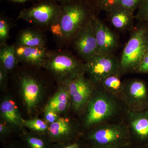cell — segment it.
Returning a JSON list of instances; mask_svg holds the SVG:
<instances>
[{
	"mask_svg": "<svg viewBox=\"0 0 148 148\" xmlns=\"http://www.w3.org/2000/svg\"><path fill=\"white\" fill-rule=\"evenodd\" d=\"M96 14L86 0H73L61 5L57 18L51 27L57 47L69 46L72 39Z\"/></svg>",
	"mask_w": 148,
	"mask_h": 148,
	"instance_id": "1",
	"label": "cell"
},
{
	"mask_svg": "<svg viewBox=\"0 0 148 148\" xmlns=\"http://www.w3.org/2000/svg\"><path fill=\"white\" fill-rule=\"evenodd\" d=\"M58 82L65 84L85 73L84 63L69 51L49 50L43 67Z\"/></svg>",
	"mask_w": 148,
	"mask_h": 148,
	"instance_id": "2",
	"label": "cell"
},
{
	"mask_svg": "<svg viewBox=\"0 0 148 148\" xmlns=\"http://www.w3.org/2000/svg\"><path fill=\"white\" fill-rule=\"evenodd\" d=\"M119 101L103 88H95L86 106V125L95 127L113 118L120 109Z\"/></svg>",
	"mask_w": 148,
	"mask_h": 148,
	"instance_id": "3",
	"label": "cell"
},
{
	"mask_svg": "<svg viewBox=\"0 0 148 148\" xmlns=\"http://www.w3.org/2000/svg\"><path fill=\"white\" fill-rule=\"evenodd\" d=\"M148 51V27L141 26L133 32L120 60L121 74L136 72Z\"/></svg>",
	"mask_w": 148,
	"mask_h": 148,
	"instance_id": "4",
	"label": "cell"
},
{
	"mask_svg": "<svg viewBox=\"0 0 148 148\" xmlns=\"http://www.w3.org/2000/svg\"><path fill=\"white\" fill-rule=\"evenodd\" d=\"M61 9V5L53 0H39L32 6L22 9L17 19L24 20L44 32L49 31Z\"/></svg>",
	"mask_w": 148,
	"mask_h": 148,
	"instance_id": "5",
	"label": "cell"
},
{
	"mask_svg": "<svg viewBox=\"0 0 148 148\" xmlns=\"http://www.w3.org/2000/svg\"><path fill=\"white\" fill-rule=\"evenodd\" d=\"M129 130L121 123H103L86 135V140L95 148H117L127 140Z\"/></svg>",
	"mask_w": 148,
	"mask_h": 148,
	"instance_id": "6",
	"label": "cell"
},
{
	"mask_svg": "<svg viewBox=\"0 0 148 148\" xmlns=\"http://www.w3.org/2000/svg\"><path fill=\"white\" fill-rule=\"evenodd\" d=\"M29 69V65L25 64L24 67L17 73L16 76L23 94V98L27 108L32 110L36 106L39 100L43 81L38 73Z\"/></svg>",
	"mask_w": 148,
	"mask_h": 148,
	"instance_id": "7",
	"label": "cell"
},
{
	"mask_svg": "<svg viewBox=\"0 0 148 148\" xmlns=\"http://www.w3.org/2000/svg\"><path fill=\"white\" fill-rule=\"evenodd\" d=\"M85 74L95 85L100 84L106 77L120 71V63L114 54H97L84 63Z\"/></svg>",
	"mask_w": 148,
	"mask_h": 148,
	"instance_id": "8",
	"label": "cell"
},
{
	"mask_svg": "<svg viewBox=\"0 0 148 148\" xmlns=\"http://www.w3.org/2000/svg\"><path fill=\"white\" fill-rule=\"evenodd\" d=\"M70 45L78 56L85 62L98 54V45L92 20L77 33L72 39Z\"/></svg>",
	"mask_w": 148,
	"mask_h": 148,
	"instance_id": "9",
	"label": "cell"
},
{
	"mask_svg": "<svg viewBox=\"0 0 148 148\" xmlns=\"http://www.w3.org/2000/svg\"><path fill=\"white\" fill-rule=\"evenodd\" d=\"M65 84L69 90L73 108L77 112L82 110L87 106L95 85L85 77V73L79 75Z\"/></svg>",
	"mask_w": 148,
	"mask_h": 148,
	"instance_id": "10",
	"label": "cell"
},
{
	"mask_svg": "<svg viewBox=\"0 0 148 148\" xmlns=\"http://www.w3.org/2000/svg\"><path fill=\"white\" fill-rule=\"evenodd\" d=\"M123 95L124 103L128 111H140L148 109V89L143 81L134 79L124 82Z\"/></svg>",
	"mask_w": 148,
	"mask_h": 148,
	"instance_id": "11",
	"label": "cell"
},
{
	"mask_svg": "<svg viewBox=\"0 0 148 148\" xmlns=\"http://www.w3.org/2000/svg\"><path fill=\"white\" fill-rule=\"evenodd\" d=\"M92 23L98 47V54L109 55L114 54L119 45L117 36L95 14Z\"/></svg>",
	"mask_w": 148,
	"mask_h": 148,
	"instance_id": "12",
	"label": "cell"
},
{
	"mask_svg": "<svg viewBox=\"0 0 148 148\" xmlns=\"http://www.w3.org/2000/svg\"><path fill=\"white\" fill-rule=\"evenodd\" d=\"M14 45L18 63L43 68L49 51L47 47H29Z\"/></svg>",
	"mask_w": 148,
	"mask_h": 148,
	"instance_id": "13",
	"label": "cell"
},
{
	"mask_svg": "<svg viewBox=\"0 0 148 148\" xmlns=\"http://www.w3.org/2000/svg\"><path fill=\"white\" fill-rule=\"evenodd\" d=\"M127 127L135 137L144 143H148V108L140 111L127 110Z\"/></svg>",
	"mask_w": 148,
	"mask_h": 148,
	"instance_id": "14",
	"label": "cell"
},
{
	"mask_svg": "<svg viewBox=\"0 0 148 148\" xmlns=\"http://www.w3.org/2000/svg\"><path fill=\"white\" fill-rule=\"evenodd\" d=\"M106 12L111 24L118 31H128L133 27L134 12L115 4L108 8Z\"/></svg>",
	"mask_w": 148,
	"mask_h": 148,
	"instance_id": "15",
	"label": "cell"
},
{
	"mask_svg": "<svg viewBox=\"0 0 148 148\" xmlns=\"http://www.w3.org/2000/svg\"><path fill=\"white\" fill-rule=\"evenodd\" d=\"M48 135L53 143H60L74 140L75 132L68 119L59 118L49 127Z\"/></svg>",
	"mask_w": 148,
	"mask_h": 148,
	"instance_id": "16",
	"label": "cell"
},
{
	"mask_svg": "<svg viewBox=\"0 0 148 148\" xmlns=\"http://www.w3.org/2000/svg\"><path fill=\"white\" fill-rule=\"evenodd\" d=\"M14 44L29 47H47V40L44 32L32 27L18 32Z\"/></svg>",
	"mask_w": 148,
	"mask_h": 148,
	"instance_id": "17",
	"label": "cell"
},
{
	"mask_svg": "<svg viewBox=\"0 0 148 148\" xmlns=\"http://www.w3.org/2000/svg\"><path fill=\"white\" fill-rule=\"evenodd\" d=\"M121 74V72L111 74L98 85L118 100L124 102V83L122 81Z\"/></svg>",
	"mask_w": 148,
	"mask_h": 148,
	"instance_id": "18",
	"label": "cell"
},
{
	"mask_svg": "<svg viewBox=\"0 0 148 148\" xmlns=\"http://www.w3.org/2000/svg\"><path fill=\"white\" fill-rule=\"evenodd\" d=\"M20 139L25 148H52L54 144L48 135L34 132H24Z\"/></svg>",
	"mask_w": 148,
	"mask_h": 148,
	"instance_id": "19",
	"label": "cell"
},
{
	"mask_svg": "<svg viewBox=\"0 0 148 148\" xmlns=\"http://www.w3.org/2000/svg\"><path fill=\"white\" fill-rule=\"evenodd\" d=\"M0 110L3 117L8 123L14 127H21L23 125V119L19 114L15 102L10 99H6L2 102Z\"/></svg>",
	"mask_w": 148,
	"mask_h": 148,
	"instance_id": "20",
	"label": "cell"
},
{
	"mask_svg": "<svg viewBox=\"0 0 148 148\" xmlns=\"http://www.w3.org/2000/svg\"><path fill=\"white\" fill-rule=\"evenodd\" d=\"M18 63L14 45L6 43L0 45V66L9 73L17 68Z\"/></svg>",
	"mask_w": 148,
	"mask_h": 148,
	"instance_id": "21",
	"label": "cell"
},
{
	"mask_svg": "<svg viewBox=\"0 0 148 148\" xmlns=\"http://www.w3.org/2000/svg\"><path fill=\"white\" fill-rule=\"evenodd\" d=\"M61 87V89L50 99L45 108V110H51L56 112H62L66 110L71 100L67 86Z\"/></svg>",
	"mask_w": 148,
	"mask_h": 148,
	"instance_id": "22",
	"label": "cell"
},
{
	"mask_svg": "<svg viewBox=\"0 0 148 148\" xmlns=\"http://www.w3.org/2000/svg\"><path fill=\"white\" fill-rule=\"evenodd\" d=\"M23 125L33 131L32 132L47 135L49 127L45 121L35 119L25 120L23 119Z\"/></svg>",
	"mask_w": 148,
	"mask_h": 148,
	"instance_id": "23",
	"label": "cell"
},
{
	"mask_svg": "<svg viewBox=\"0 0 148 148\" xmlns=\"http://www.w3.org/2000/svg\"><path fill=\"white\" fill-rule=\"evenodd\" d=\"M12 24L11 19L1 14L0 16V45L6 43L10 38V29Z\"/></svg>",
	"mask_w": 148,
	"mask_h": 148,
	"instance_id": "24",
	"label": "cell"
},
{
	"mask_svg": "<svg viewBox=\"0 0 148 148\" xmlns=\"http://www.w3.org/2000/svg\"><path fill=\"white\" fill-rule=\"evenodd\" d=\"M95 11V13L100 11H105L112 5L117 0H86Z\"/></svg>",
	"mask_w": 148,
	"mask_h": 148,
	"instance_id": "25",
	"label": "cell"
},
{
	"mask_svg": "<svg viewBox=\"0 0 148 148\" xmlns=\"http://www.w3.org/2000/svg\"><path fill=\"white\" fill-rule=\"evenodd\" d=\"M145 0H117L114 5H116L134 12L138 9Z\"/></svg>",
	"mask_w": 148,
	"mask_h": 148,
	"instance_id": "26",
	"label": "cell"
},
{
	"mask_svg": "<svg viewBox=\"0 0 148 148\" xmlns=\"http://www.w3.org/2000/svg\"><path fill=\"white\" fill-rule=\"evenodd\" d=\"M135 19L141 22L148 23V0H145L135 15Z\"/></svg>",
	"mask_w": 148,
	"mask_h": 148,
	"instance_id": "27",
	"label": "cell"
},
{
	"mask_svg": "<svg viewBox=\"0 0 148 148\" xmlns=\"http://www.w3.org/2000/svg\"><path fill=\"white\" fill-rule=\"evenodd\" d=\"M52 148H84L79 142L75 140L60 143H54Z\"/></svg>",
	"mask_w": 148,
	"mask_h": 148,
	"instance_id": "28",
	"label": "cell"
},
{
	"mask_svg": "<svg viewBox=\"0 0 148 148\" xmlns=\"http://www.w3.org/2000/svg\"><path fill=\"white\" fill-rule=\"evenodd\" d=\"M59 118L58 113L51 110H45V120L47 123L51 124Z\"/></svg>",
	"mask_w": 148,
	"mask_h": 148,
	"instance_id": "29",
	"label": "cell"
},
{
	"mask_svg": "<svg viewBox=\"0 0 148 148\" xmlns=\"http://www.w3.org/2000/svg\"><path fill=\"white\" fill-rule=\"evenodd\" d=\"M136 72L148 74V51L138 66Z\"/></svg>",
	"mask_w": 148,
	"mask_h": 148,
	"instance_id": "30",
	"label": "cell"
},
{
	"mask_svg": "<svg viewBox=\"0 0 148 148\" xmlns=\"http://www.w3.org/2000/svg\"><path fill=\"white\" fill-rule=\"evenodd\" d=\"M8 73L3 67L0 66V84L2 88L5 87L6 86L8 80Z\"/></svg>",
	"mask_w": 148,
	"mask_h": 148,
	"instance_id": "31",
	"label": "cell"
},
{
	"mask_svg": "<svg viewBox=\"0 0 148 148\" xmlns=\"http://www.w3.org/2000/svg\"><path fill=\"white\" fill-rule=\"evenodd\" d=\"M3 148H25L21 141V144L11 143L6 145Z\"/></svg>",
	"mask_w": 148,
	"mask_h": 148,
	"instance_id": "32",
	"label": "cell"
},
{
	"mask_svg": "<svg viewBox=\"0 0 148 148\" xmlns=\"http://www.w3.org/2000/svg\"><path fill=\"white\" fill-rule=\"evenodd\" d=\"M53 1L58 3L59 4L63 5L66 4V3H69V2L73 1V0H53Z\"/></svg>",
	"mask_w": 148,
	"mask_h": 148,
	"instance_id": "33",
	"label": "cell"
},
{
	"mask_svg": "<svg viewBox=\"0 0 148 148\" xmlns=\"http://www.w3.org/2000/svg\"><path fill=\"white\" fill-rule=\"evenodd\" d=\"M13 2L17 3H24L28 1H33V0H9Z\"/></svg>",
	"mask_w": 148,
	"mask_h": 148,
	"instance_id": "34",
	"label": "cell"
},
{
	"mask_svg": "<svg viewBox=\"0 0 148 148\" xmlns=\"http://www.w3.org/2000/svg\"></svg>",
	"mask_w": 148,
	"mask_h": 148,
	"instance_id": "35",
	"label": "cell"
}]
</instances>
